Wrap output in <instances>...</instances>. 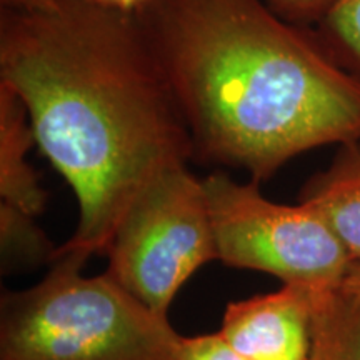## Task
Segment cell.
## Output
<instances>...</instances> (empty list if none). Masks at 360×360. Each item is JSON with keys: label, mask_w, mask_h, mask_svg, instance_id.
Returning a JSON list of instances; mask_svg holds the SVG:
<instances>
[{"label": "cell", "mask_w": 360, "mask_h": 360, "mask_svg": "<svg viewBox=\"0 0 360 360\" xmlns=\"http://www.w3.org/2000/svg\"><path fill=\"white\" fill-rule=\"evenodd\" d=\"M0 84L24 102L35 143L77 199V229L57 254L107 255L130 207L195 155L137 12L89 0L4 8Z\"/></svg>", "instance_id": "cell-1"}, {"label": "cell", "mask_w": 360, "mask_h": 360, "mask_svg": "<svg viewBox=\"0 0 360 360\" xmlns=\"http://www.w3.org/2000/svg\"><path fill=\"white\" fill-rule=\"evenodd\" d=\"M207 160L270 179L360 142V77L264 0H150L137 11Z\"/></svg>", "instance_id": "cell-2"}, {"label": "cell", "mask_w": 360, "mask_h": 360, "mask_svg": "<svg viewBox=\"0 0 360 360\" xmlns=\"http://www.w3.org/2000/svg\"><path fill=\"white\" fill-rule=\"evenodd\" d=\"M87 259L57 254L42 281L2 297L0 360H170L179 332Z\"/></svg>", "instance_id": "cell-3"}, {"label": "cell", "mask_w": 360, "mask_h": 360, "mask_svg": "<svg viewBox=\"0 0 360 360\" xmlns=\"http://www.w3.org/2000/svg\"><path fill=\"white\" fill-rule=\"evenodd\" d=\"M202 184L220 262L310 289H335L347 276V250L307 202L278 204L255 180L238 182L225 174L209 175Z\"/></svg>", "instance_id": "cell-4"}, {"label": "cell", "mask_w": 360, "mask_h": 360, "mask_svg": "<svg viewBox=\"0 0 360 360\" xmlns=\"http://www.w3.org/2000/svg\"><path fill=\"white\" fill-rule=\"evenodd\" d=\"M105 272L147 309L169 319L184 283L217 260L202 180L187 165L155 180L130 207L109 250Z\"/></svg>", "instance_id": "cell-5"}, {"label": "cell", "mask_w": 360, "mask_h": 360, "mask_svg": "<svg viewBox=\"0 0 360 360\" xmlns=\"http://www.w3.org/2000/svg\"><path fill=\"white\" fill-rule=\"evenodd\" d=\"M314 290L283 283L278 290L231 302L219 334L247 360H309Z\"/></svg>", "instance_id": "cell-6"}, {"label": "cell", "mask_w": 360, "mask_h": 360, "mask_svg": "<svg viewBox=\"0 0 360 360\" xmlns=\"http://www.w3.org/2000/svg\"><path fill=\"white\" fill-rule=\"evenodd\" d=\"M300 200L321 212L352 264H360V142L340 146L328 167L305 184Z\"/></svg>", "instance_id": "cell-7"}, {"label": "cell", "mask_w": 360, "mask_h": 360, "mask_svg": "<svg viewBox=\"0 0 360 360\" xmlns=\"http://www.w3.org/2000/svg\"><path fill=\"white\" fill-rule=\"evenodd\" d=\"M35 143L24 102L6 84H0V202L29 215L44 210L47 193L27 162Z\"/></svg>", "instance_id": "cell-8"}, {"label": "cell", "mask_w": 360, "mask_h": 360, "mask_svg": "<svg viewBox=\"0 0 360 360\" xmlns=\"http://www.w3.org/2000/svg\"><path fill=\"white\" fill-rule=\"evenodd\" d=\"M309 360H360V302L339 287L314 290Z\"/></svg>", "instance_id": "cell-9"}, {"label": "cell", "mask_w": 360, "mask_h": 360, "mask_svg": "<svg viewBox=\"0 0 360 360\" xmlns=\"http://www.w3.org/2000/svg\"><path fill=\"white\" fill-rule=\"evenodd\" d=\"M57 249L34 222V215L0 202V250L4 270L11 272L15 269L52 264Z\"/></svg>", "instance_id": "cell-10"}, {"label": "cell", "mask_w": 360, "mask_h": 360, "mask_svg": "<svg viewBox=\"0 0 360 360\" xmlns=\"http://www.w3.org/2000/svg\"><path fill=\"white\" fill-rule=\"evenodd\" d=\"M317 37L342 65L360 77V0H340L319 24Z\"/></svg>", "instance_id": "cell-11"}, {"label": "cell", "mask_w": 360, "mask_h": 360, "mask_svg": "<svg viewBox=\"0 0 360 360\" xmlns=\"http://www.w3.org/2000/svg\"><path fill=\"white\" fill-rule=\"evenodd\" d=\"M170 360H247L222 339L219 332L179 337Z\"/></svg>", "instance_id": "cell-12"}, {"label": "cell", "mask_w": 360, "mask_h": 360, "mask_svg": "<svg viewBox=\"0 0 360 360\" xmlns=\"http://www.w3.org/2000/svg\"><path fill=\"white\" fill-rule=\"evenodd\" d=\"M282 19L292 24L319 25L340 0H264Z\"/></svg>", "instance_id": "cell-13"}, {"label": "cell", "mask_w": 360, "mask_h": 360, "mask_svg": "<svg viewBox=\"0 0 360 360\" xmlns=\"http://www.w3.org/2000/svg\"><path fill=\"white\" fill-rule=\"evenodd\" d=\"M58 0H2L4 8L11 11H49L57 6Z\"/></svg>", "instance_id": "cell-14"}, {"label": "cell", "mask_w": 360, "mask_h": 360, "mask_svg": "<svg viewBox=\"0 0 360 360\" xmlns=\"http://www.w3.org/2000/svg\"><path fill=\"white\" fill-rule=\"evenodd\" d=\"M339 289L344 292L345 295H349L350 299L360 302V264H352L347 276H345L344 281L340 282Z\"/></svg>", "instance_id": "cell-15"}, {"label": "cell", "mask_w": 360, "mask_h": 360, "mask_svg": "<svg viewBox=\"0 0 360 360\" xmlns=\"http://www.w3.org/2000/svg\"><path fill=\"white\" fill-rule=\"evenodd\" d=\"M89 2L101 4V6L119 8L124 12H137L141 11L143 6H147L150 0H89Z\"/></svg>", "instance_id": "cell-16"}]
</instances>
